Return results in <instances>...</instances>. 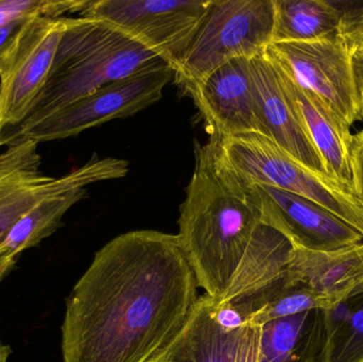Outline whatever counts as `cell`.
<instances>
[{"label": "cell", "instance_id": "14", "mask_svg": "<svg viewBox=\"0 0 363 362\" xmlns=\"http://www.w3.org/2000/svg\"><path fill=\"white\" fill-rule=\"evenodd\" d=\"M245 327L232 307L204 293L179 333L148 362H232Z\"/></svg>", "mask_w": 363, "mask_h": 362}, {"label": "cell", "instance_id": "2", "mask_svg": "<svg viewBox=\"0 0 363 362\" xmlns=\"http://www.w3.org/2000/svg\"><path fill=\"white\" fill-rule=\"evenodd\" d=\"M259 223L249 191L218 174L204 147L196 146L178 237L198 286L211 299L223 297Z\"/></svg>", "mask_w": 363, "mask_h": 362}, {"label": "cell", "instance_id": "5", "mask_svg": "<svg viewBox=\"0 0 363 362\" xmlns=\"http://www.w3.org/2000/svg\"><path fill=\"white\" fill-rule=\"evenodd\" d=\"M273 0H211L174 77L190 91L220 66L235 59H253L272 44Z\"/></svg>", "mask_w": 363, "mask_h": 362}, {"label": "cell", "instance_id": "4", "mask_svg": "<svg viewBox=\"0 0 363 362\" xmlns=\"http://www.w3.org/2000/svg\"><path fill=\"white\" fill-rule=\"evenodd\" d=\"M205 151L218 174L247 191L264 185L308 198L334 213L363 236V208L353 187L307 167L257 132L217 140Z\"/></svg>", "mask_w": 363, "mask_h": 362}, {"label": "cell", "instance_id": "13", "mask_svg": "<svg viewBox=\"0 0 363 362\" xmlns=\"http://www.w3.org/2000/svg\"><path fill=\"white\" fill-rule=\"evenodd\" d=\"M250 60L220 66L189 93L213 140L259 133Z\"/></svg>", "mask_w": 363, "mask_h": 362}, {"label": "cell", "instance_id": "25", "mask_svg": "<svg viewBox=\"0 0 363 362\" xmlns=\"http://www.w3.org/2000/svg\"><path fill=\"white\" fill-rule=\"evenodd\" d=\"M352 186L363 208V130L353 135L351 145Z\"/></svg>", "mask_w": 363, "mask_h": 362}, {"label": "cell", "instance_id": "23", "mask_svg": "<svg viewBox=\"0 0 363 362\" xmlns=\"http://www.w3.org/2000/svg\"><path fill=\"white\" fill-rule=\"evenodd\" d=\"M262 327H245L235 350L232 362H258Z\"/></svg>", "mask_w": 363, "mask_h": 362}, {"label": "cell", "instance_id": "9", "mask_svg": "<svg viewBox=\"0 0 363 362\" xmlns=\"http://www.w3.org/2000/svg\"><path fill=\"white\" fill-rule=\"evenodd\" d=\"M211 0H89L80 16L104 19L157 53L174 69Z\"/></svg>", "mask_w": 363, "mask_h": 362}, {"label": "cell", "instance_id": "11", "mask_svg": "<svg viewBox=\"0 0 363 362\" xmlns=\"http://www.w3.org/2000/svg\"><path fill=\"white\" fill-rule=\"evenodd\" d=\"M247 191L260 222L283 234L294 248L334 251L363 242L357 230L308 198L264 185Z\"/></svg>", "mask_w": 363, "mask_h": 362}, {"label": "cell", "instance_id": "30", "mask_svg": "<svg viewBox=\"0 0 363 362\" xmlns=\"http://www.w3.org/2000/svg\"><path fill=\"white\" fill-rule=\"evenodd\" d=\"M6 130L0 125V147L6 146L13 140L12 134L6 133Z\"/></svg>", "mask_w": 363, "mask_h": 362}, {"label": "cell", "instance_id": "26", "mask_svg": "<svg viewBox=\"0 0 363 362\" xmlns=\"http://www.w3.org/2000/svg\"><path fill=\"white\" fill-rule=\"evenodd\" d=\"M23 23L25 21L13 23V25L8 26V27L4 28V29H0V63H1L4 55H6V51L12 45L17 32L19 31Z\"/></svg>", "mask_w": 363, "mask_h": 362}, {"label": "cell", "instance_id": "24", "mask_svg": "<svg viewBox=\"0 0 363 362\" xmlns=\"http://www.w3.org/2000/svg\"><path fill=\"white\" fill-rule=\"evenodd\" d=\"M341 31L352 51H363V6L345 11Z\"/></svg>", "mask_w": 363, "mask_h": 362}, {"label": "cell", "instance_id": "29", "mask_svg": "<svg viewBox=\"0 0 363 362\" xmlns=\"http://www.w3.org/2000/svg\"><path fill=\"white\" fill-rule=\"evenodd\" d=\"M11 354H12V350L9 344H4L2 341L1 337H0V362H9Z\"/></svg>", "mask_w": 363, "mask_h": 362}, {"label": "cell", "instance_id": "8", "mask_svg": "<svg viewBox=\"0 0 363 362\" xmlns=\"http://www.w3.org/2000/svg\"><path fill=\"white\" fill-rule=\"evenodd\" d=\"M266 55L298 86L323 100L351 127L363 120L353 53L341 30L311 42L272 43Z\"/></svg>", "mask_w": 363, "mask_h": 362}, {"label": "cell", "instance_id": "19", "mask_svg": "<svg viewBox=\"0 0 363 362\" xmlns=\"http://www.w3.org/2000/svg\"><path fill=\"white\" fill-rule=\"evenodd\" d=\"M272 43L311 42L340 31L345 11L326 0H273Z\"/></svg>", "mask_w": 363, "mask_h": 362}, {"label": "cell", "instance_id": "3", "mask_svg": "<svg viewBox=\"0 0 363 362\" xmlns=\"http://www.w3.org/2000/svg\"><path fill=\"white\" fill-rule=\"evenodd\" d=\"M159 59L140 40L108 21L67 17L48 80L26 120L55 112Z\"/></svg>", "mask_w": 363, "mask_h": 362}, {"label": "cell", "instance_id": "27", "mask_svg": "<svg viewBox=\"0 0 363 362\" xmlns=\"http://www.w3.org/2000/svg\"><path fill=\"white\" fill-rule=\"evenodd\" d=\"M353 53V68L355 72L356 82L363 100V51H352Z\"/></svg>", "mask_w": 363, "mask_h": 362}, {"label": "cell", "instance_id": "17", "mask_svg": "<svg viewBox=\"0 0 363 362\" xmlns=\"http://www.w3.org/2000/svg\"><path fill=\"white\" fill-rule=\"evenodd\" d=\"M292 250L294 246L283 234L260 222L217 305H239L281 282L287 276Z\"/></svg>", "mask_w": 363, "mask_h": 362}, {"label": "cell", "instance_id": "20", "mask_svg": "<svg viewBox=\"0 0 363 362\" xmlns=\"http://www.w3.org/2000/svg\"><path fill=\"white\" fill-rule=\"evenodd\" d=\"M86 197V187H74L47 196L13 225L0 244V254L19 256L23 251L38 246L62 227L66 213Z\"/></svg>", "mask_w": 363, "mask_h": 362}, {"label": "cell", "instance_id": "31", "mask_svg": "<svg viewBox=\"0 0 363 362\" xmlns=\"http://www.w3.org/2000/svg\"><path fill=\"white\" fill-rule=\"evenodd\" d=\"M363 295V278L362 282H360V284L358 285L357 287H356L355 290L353 291V293H351V295H350L349 299H347V301L351 299H354V298L357 297H362Z\"/></svg>", "mask_w": 363, "mask_h": 362}, {"label": "cell", "instance_id": "15", "mask_svg": "<svg viewBox=\"0 0 363 362\" xmlns=\"http://www.w3.org/2000/svg\"><path fill=\"white\" fill-rule=\"evenodd\" d=\"M288 276L313 290L332 310H336L362 281L363 242L334 251L294 247Z\"/></svg>", "mask_w": 363, "mask_h": 362}, {"label": "cell", "instance_id": "21", "mask_svg": "<svg viewBox=\"0 0 363 362\" xmlns=\"http://www.w3.org/2000/svg\"><path fill=\"white\" fill-rule=\"evenodd\" d=\"M347 302L352 310L341 320L333 319L326 362H363V295Z\"/></svg>", "mask_w": 363, "mask_h": 362}, {"label": "cell", "instance_id": "6", "mask_svg": "<svg viewBox=\"0 0 363 362\" xmlns=\"http://www.w3.org/2000/svg\"><path fill=\"white\" fill-rule=\"evenodd\" d=\"M172 78L174 69L163 60H157L55 112L23 121L13 136L40 144L74 137L108 121L133 116L159 102Z\"/></svg>", "mask_w": 363, "mask_h": 362}, {"label": "cell", "instance_id": "18", "mask_svg": "<svg viewBox=\"0 0 363 362\" xmlns=\"http://www.w3.org/2000/svg\"><path fill=\"white\" fill-rule=\"evenodd\" d=\"M332 314L308 310L262 325L258 362H326Z\"/></svg>", "mask_w": 363, "mask_h": 362}, {"label": "cell", "instance_id": "22", "mask_svg": "<svg viewBox=\"0 0 363 362\" xmlns=\"http://www.w3.org/2000/svg\"><path fill=\"white\" fill-rule=\"evenodd\" d=\"M89 0H0V29L34 17L60 18L82 12Z\"/></svg>", "mask_w": 363, "mask_h": 362}, {"label": "cell", "instance_id": "10", "mask_svg": "<svg viewBox=\"0 0 363 362\" xmlns=\"http://www.w3.org/2000/svg\"><path fill=\"white\" fill-rule=\"evenodd\" d=\"M67 17H34L21 25L0 63V125L18 127L44 89Z\"/></svg>", "mask_w": 363, "mask_h": 362}, {"label": "cell", "instance_id": "16", "mask_svg": "<svg viewBox=\"0 0 363 362\" xmlns=\"http://www.w3.org/2000/svg\"><path fill=\"white\" fill-rule=\"evenodd\" d=\"M279 72L307 135L323 162L326 174L342 184L352 186L351 125L323 100L298 86L281 69Z\"/></svg>", "mask_w": 363, "mask_h": 362}, {"label": "cell", "instance_id": "28", "mask_svg": "<svg viewBox=\"0 0 363 362\" xmlns=\"http://www.w3.org/2000/svg\"><path fill=\"white\" fill-rule=\"evenodd\" d=\"M17 255L0 254V283L16 267Z\"/></svg>", "mask_w": 363, "mask_h": 362}, {"label": "cell", "instance_id": "7", "mask_svg": "<svg viewBox=\"0 0 363 362\" xmlns=\"http://www.w3.org/2000/svg\"><path fill=\"white\" fill-rule=\"evenodd\" d=\"M129 163L125 159L94 154L82 167L60 178L42 170L38 142L19 136L0 153V244L13 225L38 202L51 193L74 187H87L104 181L125 178Z\"/></svg>", "mask_w": 363, "mask_h": 362}, {"label": "cell", "instance_id": "1", "mask_svg": "<svg viewBox=\"0 0 363 362\" xmlns=\"http://www.w3.org/2000/svg\"><path fill=\"white\" fill-rule=\"evenodd\" d=\"M198 287L178 235L117 236L96 252L66 300L63 362H148L187 320Z\"/></svg>", "mask_w": 363, "mask_h": 362}, {"label": "cell", "instance_id": "12", "mask_svg": "<svg viewBox=\"0 0 363 362\" xmlns=\"http://www.w3.org/2000/svg\"><path fill=\"white\" fill-rule=\"evenodd\" d=\"M250 70L259 133L307 167L326 174L274 62L264 52L250 60Z\"/></svg>", "mask_w": 363, "mask_h": 362}]
</instances>
